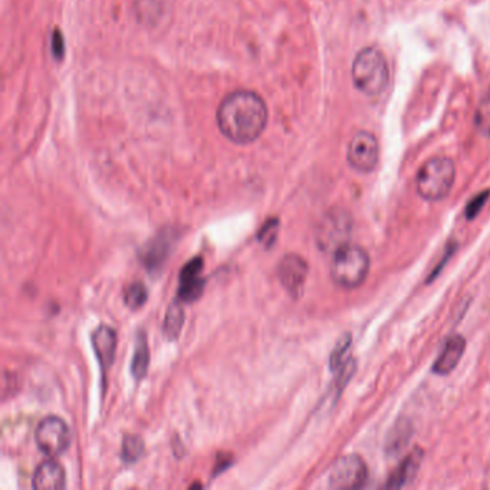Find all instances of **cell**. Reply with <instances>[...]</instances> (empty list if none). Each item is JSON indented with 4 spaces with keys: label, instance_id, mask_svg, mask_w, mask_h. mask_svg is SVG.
<instances>
[{
    "label": "cell",
    "instance_id": "20",
    "mask_svg": "<svg viewBox=\"0 0 490 490\" xmlns=\"http://www.w3.org/2000/svg\"><path fill=\"white\" fill-rule=\"evenodd\" d=\"M144 452V442L139 435H127L122 445V456L127 462H135Z\"/></svg>",
    "mask_w": 490,
    "mask_h": 490
},
{
    "label": "cell",
    "instance_id": "12",
    "mask_svg": "<svg viewBox=\"0 0 490 490\" xmlns=\"http://www.w3.org/2000/svg\"><path fill=\"white\" fill-rule=\"evenodd\" d=\"M466 350V341L462 335H452L434 363L433 371L438 375H449L460 363Z\"/></svg>",
    "mask_w": 490,
    "mask_h": 490
},
{
    "label": "cell",
    "instance_id": "15",
    "mask_svg": "<svg viewBox=\"0 0 490 490\" xmlns=\"http://www.w3.org/2000/svg\"><path fill=\"white\" fill-rule=\"evenodd\" d=\"M150 364V354H149V346H147V341L144 335L138 339L135 346V353L132 357V364H131V371L135 378H142L147 374Z\"/></svg>",
    "mask_w": 490,
    "mask_h": 490
},
{
    "label": "cell",
    "instance_id": "18",
    "mask_svg": "<svg viewBox=\"0 0 490 490\" xmlns=\"http://www.w3.org/2000/svg\"><path fill=\"white\" fill-rule=\"evenodd\" d=\"M410 424L409 423H397L396 430L391 431L388 440V450L389 452H400L410 440Z\"/></svg>",
    "mask_w": 490,
    "mask_h": 490
},
{
    "label": "cell",
    "instance_id": "13",
    "mask_svg": "<svg viewBox=\"0 0 490 490\" xmlns=\"http://www.w3.org/2000/svg\"><path fill=\"white\" fill-rule=\"evenodd\" d=\"M65 470L55 460L42 462L33 474V487L38 490H58L65 487Z\"/></svg>",
    "mask_w": 490,
    "mask_h": 490
},
{
    "label": "cell",
    "instance_id": "16",
    "mask_svg": "<svg viewBox=\"0 0 490 490\" xmlns=\"http://www.w3.org/2000/svg\"><path fill=\"white\" fill-rule=\"evenodd\" d=\"M183 324H184V311L178 302H174L170 305L166 314L164 332L167 334V336L176 338L180 334Z\"/></svg>",
    "mask_w": 490,
    "mask_h": 490
},
{
    "label": "cell",
    "instance_id": "7",
    "mask_svg": "<svg viewBox=\"0 0 490 490\" xmlns=\"http://www.w3.org/2000/svg\"><path fill=\"white\" fill-rule=\"evenodd\" d=\"M347 160L358 173L367 174L374 171L380 160V144L377 137L367 130L355 132L348 144Z\"/></svg>",
    "mask_w": 490,
    "mask_h": 490
},
{
    "label": "cell",
    "instance_id": "5",
    "mask_svg": "<svg viewBox=\"0 0 490 490\" xmlns=\"http://www.w3.org/2000/svg\"><path fill=\"white\" fill-rule=\"evenodd\" d=\"M353 234V217L348 212L342 209H334L328 212L317 227V244L325 253H335L338 249L351 243Z\"/></svg>",
    "mask_w": 490,
    "mask_h": 490
},
{
    "label": "cell",
    "instance_id": "3",
    "mask_svg": "<svg viewBox=\"0 0 490 490\" xmlns=\"http://www.w3.org/2000/svg\"><path fill=\"white\" fill-rule=\"evenodd\" d=\"M456 180V166L449 157L427 160L416 176V190L421 199L438 202L448 198Z\"/></svg>",
    "mask_w": 490,
    "mask_h": 490
},
{
    "label": "cell",
    "instance_id": "8",
    "mask_svg": "<svg viewBox=\"0 0 490 490\" xmlns=\"http://www.w3.org/2000/svg\"><path fill=\"white\" fill-rule=\"evenodd\" d=\"M368 476L365 462L357 455L341 457L329 472V487L360 489Z\"/></svg>",
    "mask_w": 490,
    "mask_h": 490
},
{
    "label": "cell",
    "instance_id": "17",
    "mask_svg": "<svg viewBox=\"0 0 490 490\" xmlns=\"http://www.w3.org/2000/svg\"><path fill=\"white\" fill-rule=\"evenodd\" d=\"M476 130L483 135H490V95L484 96L477 104L474 113Z\"/></svg>",
    "mask_w": 490,
    "mask_h": 490
},
{
    "label": "cell",
    "instance_id": "2",
    "mask_svg": "<svg viewBox=\"0 0 490 490\" xmlns=\"http://www.w3.org/2000/svg\"><path fill=\"white\" fill-rule=\"evenodd\" d=\"M355 88L367 96L381 95L389 81V69L384 54L375 46L363 47L351 67Z\"/></svg>",
    "mask_w": 490,
    "mask_h": 490
},
{
    "label": "cell",
    "instance_id": "9",
    "mask_svg": "<svg viewBox=\"0 0 490 490\" xmlns=\"http://www.w3.org/2000/svg\"><path fill=\"white\" fill-rule=\"evenodd\" d=\"M278 275L292 297H301L308 276V263L298 255H286L278 266Z\"/></svg>",
    "mask_w": 490,
    "mask_h": 490
},
{
    "label": "cell",
    "instance_id": "14",
    "mask_svg": "<svg viewBox=\"0 0 490 490\" xmlns=\"http://www.w3.org/2000/svg\"><path fill=\"white\" fill-rule=\"evenodd\" d=\"M421 460H423V450L414 449L400 463V466L396 469V472L389 476L387 487L388 489H400V487L410 484L414 480V477L420 469Z\"/></svg>",
    "mask_w": 490,
    "mask_h": 490
},
{
    "label": "cell",
    "instance_id": "19",
    "mask_svg": "<svg viewBox=\"0 0 490 490\" xmlns=\"http://www.w3.org/2000/svg\"><path fill=\"white\" fill-rule=\"evenodd\" d=\"M147 298H149V293H147V287L141 282L132 283L125 292V304L132 309L141 308Z\"/></svg>",
    "mask_w": 490,
    "mask_h": 490
},
{
    "label": "cell",
    "instance_id": "11",
    "mask_svg": "<svg viewBox=\"0 0 490 490\" xmlns=\"http://www.w3.org/2000/svg\"><path fill=\"white\" fill-rule=\"evenodd\" d=\"M92 346L98 361H100L104 371H107L115 360L117 332L107 325L98 326L92 334Z\"/></svg>",
    "mask_w": 490,
    "mask_h": 490
},
{
    "label": "cell",
    "instance_id": "4",
    "mask_svg": "<svg viewBox=\"0 0 490 490\" xmlns=\"http://www.w3.org/2000/svg\"><path fill=\"white\" fill-rule=\"evenodd\" d=\"M370 256L357 244L348 243L332 255L331 276L334 282L344 289L361 286L370 273Z\"/></svg>",
    "mask_w": 490,
    "mask_h": 490
},
{
    "label": "cell",
    "instance_id": "21",
    "mask_svg": "<svg viewBox=\"0 0 490 490\" xmlns=\"http://www.w3.org/2000/svg\"><path fill=\"white\" fill-rule=\"evenodd\" d=\"M278 220L276 219H272L269 220L266 224H263L261 233H259V240L265 244V246H272V244L275 243L276 240V236H278Z\"/></svg>",
    "mask_w": 490,
    "mask_h": 490
},
{
    "label": "cell",
    "instance_id": "6",
    "mask_svg": "<svg viewBox=\"0 0 490 490\" xmlns=\"http://www.w3.org/2000/svg\"><path fill=\"white\" fill-rule=\"evenodd\" d=\"M35 437L39 450L46 456L55 457L68 449L71 431L62 418L49 416L39 423Z\"/></svg>",
    "mask_w": 490,
    "mask_h": 490
},
{
    "label": "cell",
    "instance_id": "22",
    "mask_svg": "<svg viewBox=\"0 0 490 490\" xmlns=\"http://www.w3.org/2000/svg\"><path fill=\"white\" fill-rule=\"evenodd\" d=\"M489 194L490 193H482V194H479V195H476V198L469 203V206H467V209H466V216H467V219H473L474 216H477L479 215V212L482 210V207L484 206V203H486V200H487V198H489Z\"/></svg>",
    "mask_w": 490,
    "mask_h": 490
},
{
    "label": "cell",
    "instance_id": "1",
    "mask_svg": "<svg viewBox=\"0 0 490 490\" xmlns=\"http://www.w3.org/2000/svg\"><path fill=\"white\" fill-rule=\"evenodd\" d=\"M268 115V106L259 93L239 89L220 103L216 118L220 132L229 141L251 144L265 131Z\"/></svg>",
    "mask_w": 490,
    "mask_h": 490
},
{
    "label": "cell",
    "instance_id": "10",
    "mask_svg": "<svg viewBox=\"0 0 490 490\" xmlns=\"http://www.w3.org/2000/svg\"><path fill=\"white\" fill-rule=\"evenodd\" d=\"M202 258L193 259L183 268L180 275L178 295L184 302H194L203 293L205 279L202 278Z\"/></svg>",
    "mask_w": 490,
    "mask_h": 490
}]
</instances>
